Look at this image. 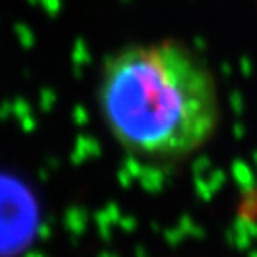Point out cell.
Returning a JSON list of instances; mask_svg holds the SVG:
<instances>
[{
	"label": "cell",
	"instance_id": "6da1fadb",
	"mask_svg": "<svg viewBox=\"0 0 257 257\" xmlns=\"http://www.w3.org/2000/svg\"><path fill=\"white\" fill-rule=\"evenodd\" d=\"M96 100L121 149L152 161L198 152L221 118L214 73L195 50L173 40L118 48L102 64Z\"/></svg>",
	"mask_w": 257,
	"mask_h": 257
}]
</instances>
